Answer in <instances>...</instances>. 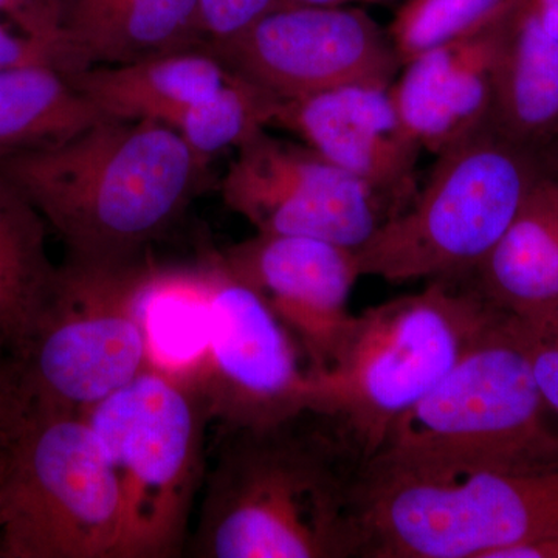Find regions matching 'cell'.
I'll return each mask as SVG.
<instances>
[{
  "mask_svg": "<svg viewBox=\"0 0 558 558\" xmlns=\"http://www.w3.org/2000/svg\"><path fill=\"white\" fill-rule=\"evenodd\" d=\"M205 44L199 0H61L50 65L72 75Z\"/></svg>",
  "mask_w": 558,
  "mask_h": 558,
  "instance_id": "obj_16",
  "label": "cell"
},
{
  "mask_svg": "<svg viewBox=\"0 0 558 558\" xmlns=\"http://www.w3.org/2000/svg\"><path fill=\"white\" fill-rule=\"evenodd\" d=\"M389 87L355 84L281 101L274 124L365 182L398 215L416 194L422 148L400 120Z\"/></svg>",
  "mask_w": 558,
  "mask_h": 558,
  "instance_id": "obj_14",
  "label": "cell"
},
{
  "mask_svg": "<svg viewBox=\"0 0 558 558\" xmlns=\"http://www.w3.org/2000/svg\"><path fill=\"white\" fill-rule=\"evenodd\" d=\"M24 64H49L46 50L0 20V70Z\"/></svg>",
  "mask_w": 558,
  "mask_h": 558,
  "instance_id": "obj_28",
  "label": "cell"
},
{
  "mask_svg": "<svg viewBox=\"0 0 558 558\" xmlns=\"http://www.w3.org/2000/svg\"><path fill=\"white\" fill-rule=\"evenodd\" d=\"M499 314L473 288L429 281L355 314L339 354L310 374V409L366 464Z\"/></svg>",
  "mask_w": 558,
  "mask_h": 558,
  "instance_id": "obj_3",
  "label": "cell"
},
{
  "mask_svg": "<svg viewBox=\"0 0 558 558\" xmlns=\"http://www.w3.org/2000/svg\"><path fill=\"white\" fill-rule=\"evenodd\" d=\"M47 230L38 208L0 172V363L9 368L24 357L60 284Z\"/></svg>",
  "mask_w": 558,
  "mask_h": 558,
  "instance_id": "obj_18",
  "label": "cell"
},
{
  "mask_svg": "<svg viewBox=\"0 0 558 558\" xmlns=\"http://www.w3.org/2000/svg\"><path fill=\"white\" fill-rule=\"evenodd\" d=\"M120 529L119 481L84 414L11 389L0 409V558H116Z\"/></svg>",
  "mask_w": 558,
  "mask_h": 558,
  "instance_id": "obj_5",
  "label": "cell"
},
{
  "mask_svg": "<svg viewBox=\"0 0 558 558\" xmlns=\"http://www.w3.org/2000/svg\"><path fill=\"white\" fill-rule=\"evenodd\" d=\"M515 319L526 341L543 399L558 417V307L537 317Z\"/></svg>",
  "mask_w": 558,
  "mask_h": 558,
  "instance_id": "obj_25",
  "label": "cell"
},
{
  "mask_svg": "<svg viewBox=\"0 0 558 558\" xmlns=\"http://www.w3.org/2000/svg\"><path fill=\"white\" fill-rule=\"evenodd\" d=\"M202 27L207 43L222 40L244 31L247 25L284 0H199Z\"/></svg>",
  "mask_w": 558,
  "mask_h": 558,
  "instance_id": "obj_27",
  "label": "cell"
},
{
  "mask_svg": "<svg viewBox=\"0 0 558 558\" xmlns=\"http://www.w3.org/2000/svg\"><path fill=\"white\" fill-rule=\"evenodd\" d=\"M387 2V0H362V3H379Z\"/></svg>",
  "mask_w": 558,
  "mask_h": 558,
  "instance_id": "obj_33",
  "label": "cell"
},
{
  "mask_svg": "<svg viewBox=\"0 0 558 558\" xmlns=\"http://www.w3.org/2000/svg\"><path fill=\"white\" fill-rule=\"evenodd\" d=\"M83 414L119 481L116 558L182 556L208 470L205 438L213 417L204 389L146 369Z\"/></svg>",
  "mask_w": 558,
  "mask_h": 558,
  "instance_id": "obj_8",
  "label": "cell"
},
{
  "mask_svg": "<svg viewBox=\"0 0 558 558\" xmlns=\"http://www.w3.org/2000/svg\"><path fill=\"white\" fill-rule=\"evenodd\" d=\"M199 520V558L363 557L362 461L314 411L258 429H220Z\"/></svg>",
  "mask_w": 558,
  "mask_h": 558,
  "instance_id": "obj_1",
  "label": "cell"
},
{
  "mask_svg": "<svg viewBox=\"0 0 558 558\" xmlns=\"http://www.w3.org/2000/svg\"><path fill=\"white\" fill-rule=\"evenodd\" d=\"M0 365H2V363H0Z\"/></svg>",
  "mask_w": 558,
  "mask_h": 558,
  "instance_id": "obj_34",
  "label": "cell"
},
{
  "mask_svg": "<svg viewBox=\"0 0 558 558\" xmlns=\"http://www.w3.org/2000/svg\"><path fill=\"white\" fill-rule=\"evenodd\" d=\"M512 16L403 62L389 90L400 120L422 150L438 156L487 126Z\"/></svg>",
  "mask_w": 558,
  "mask_h": 558,
  "instance_id": "obj_15",
  "label": "cell"
},
{
  "mask_svg": "<svg viewBox=\"0 0 558 558\" xmlns=\"http://www.w3.org/2000/svg\"><path fill=\"white\" fill-rule=\"evenodd\" d=\"M549 413L519 322L499 311L363 465L453 473L553 461L558 459V432Z\"/></svg>",
  "mask_w": 558,
  "mask_h": 558,
  "instance_id": "obj_4",
  "label": "cell"
},
{
  "mask_svg": "<svg viewBox=\"0 0 558 558\" xmlns=\"http://www.w3.org/2000/svg\"><path fill=\"white\" fill-rule=\"evenodd\" d=\"M494 558H558V532L517 543L499 550Z\"/></svg>",
  "mask_w": 558,
  "mask_h": 558,
  "instance_id": "obj_29",
  "label": "cell"
},
{
  "mask_svg": "<svg viewBox=\"0 0 558 558\" xmlns=\"http://www.w3.org/2000/svg\"><path fill=\"white\" fill-rule=\"evenodd\" d=\"M227 207L256 233L315 238L359 250L395 216L384 197L306 145L260 131L220 182Z\"/></svg>",
  "mask_w": 558,
  "mask_h": 558,
  "instance_id": "obj_12",
  "label": "cell"
},
{
  "mask_svg": "<svg viewBox=\"0 0 558 558\" xmlns=\"http://www.w3.org/2000/svg\"><path fill=\"white\" fill-rule=\"evenodd\" d=\"M10 387V373L5 365H0V403L5 398Z\"/></svg>",
  "mask_w": 558,
  "mask_h": 558,
  "instance_id": "obj_32",
  "label": "cell"
},
{
  "mask_svg": "<svg viewBox=\"0 0 558 558\" xmlns=\"http://www.w3.org/2000/svg\"><path fill=\"white\" fill-rule=\"evenodd\" d=\"M102 119L49 64L0 70V161L58 145Z\"/></svg>",
  "mask_w": 558,
  "mask_h": 558,
  "instance_id": "obj_22",
  "label": "cell"
},
{
  "mask_svg": "<svg viewBox=\"0 0 558 558\" xmlns=\"http://www.w3.org/2000/svg\"><path fill=\"white\" fill-rule=\"evenodd\" d=\"M296 3H312V5H348V3L360 2L362 0H290Z\"/></svg>",
  "mask_w": 558,
  "mask_h": 558,
  "instance_id": "obj_31",
  "label": "cell"
},
{
  "mask_svg": "<svg viewBox=\"0 0 558 558\" xmlns=\"http://www.w3.org/2000/svg\"><path fill=\"white\" fill-rule=\"evenodd\" d=\"M229 75L230 69L202 47L64 76L106 119L170 126L175 116L218 89Z\"/></svg>",
  "mask_w": 558,
  "mask_h": 558,
  "instance_id": "obj_19",
  "label": "cell"
},
{
  "mask_svg": "<svg viewBox=\"0 0 558 558\" xmlns=\"http://www.w3.org/2000/svg\"><path fill=\"white\" fill-rule=\"evenodd\" d=\"M524 0H405L387 28L400 61L508 20Z\"/></svg>",
  "mask_w": 558,
  "mask_h": 558,
  "instance_id": "obj_24",
  "label": "cell"
},
{
  "mask_svg": "<svg viewBox=\"0 0 558 558\" xmlns=\"http://www.w3.org/2000/svg\"><path fill=\"white\" fill-rule=\"evenodd\" d=\"M359 513L369 558H494L558 532V459L453 473L362 465Z\"/></svg>",
  "mask_w": 558,
  "mask_h": 558,
  "instance_id": "obj_6",
  "label": "cell"
},
{
  "mask_svg": "<svg viewBox=\"0 0 558 558\" xmlns=\"http://www.w3.org/2000/svg\"><path fill=\"white\" fill-rule=\"evenodd\" d=\"M204 47L281 101L355 84L391 86L402 68L387 28L348 5L284 0L244 31Z\"/></svg>",
  "mask_w": 558,
  "mask_h": 558,
  "instance_id": "obj_10",
  "label": "cell"
},
{
  "mask_svg": "<svg viewBox=\"0 0 558 558\" xmlns=\"http://www.w3.org/2000/svg\"><path fill=\"white\" fill-rule=\"evenodd\" d=\"M219 256L292 333L310 374L328 368L355 317L349 299L362 277L357 250L315 238L256 233Z\"/></svg>",
  "mask_w": 558,
  "mask_h": 558,
  "instance_id": "obj_13",
  "label": "cell"
},
{
  "mask_svg": "<svg viewBox=\"0 0 558 558\" xmlns=\"http://www.w3.org/2000/svg\"><path fill=\"white\" fill-rule=\"evenodd\" d=\"M488 126L558 163V40L526 0L510 17Z\"/></svg>",
  "mask_w": 558,
  "mask_h": 558,
  "instance_id": "obj_20",
  "label": "cell"
},
{
  "mask_svg": "<svg viewBox=\"0 0 558 558\" xmlns=\"http://www.w3.org/2000/svg\"><path fill=\"white\" fill-rule=\"evenodd\" d=\"M153 120L102 119L75 137L0 161L68 258L112 264L149 252L199 194L208 170Z\"/></svg>",
  "mask_w": 558,
  "mask_h": 558,
  "instance_id": "obj_2",
  "label": "cell"
},
{
  "mask_svg": "<svg viewBox=\"0 0 558 558\" xmlns=\"http://www.w3.org/2000/svg\"><path fill=\"white\" fill-rule=\"evenodd\" d=\"M279 105L274 94L230 70L218 89L183 109L170 128L209 163L223 150L238 149L271 126Z\"/></svg>",
  "mask_w": 558,
  "mask_h": 558,
  "instance_id": "obj_23",
  "label": "cell"
},
{
  "mask_svg": "<svg viewBox=\"0 0 558 558\" xmlns=\"http://www.w3.org/2000/svg\"><path fill=\"white\" fill-rule=\"evenodd\" d=\"M207 360L199 385L220 429L274 427L310 409V368L256 290L211 253Z\"/></svg>",
  "mask_w": 558,
  "mask_h": 558,
  "instance_id": "obj_11",
  "label": "cell"
},
{
  "mask_svg": "<svg viewBox=\"0 0 558 558\" xmlns=\"http://www.w3.org/2000/svg\"><path fill=\"white\" fill-rule=\"evenodd\" d=\"M472 278L487 303L512 317L558 307V170L532 186Z\"/></svg>",
  "mask_w": 558,
  "mask_h": 558,
  "instance_id": "obj_17",
  "label": "cell"
},
{
  "mask_svg": "<svg viewBox=\"0 0 558 558\" xmlns=\"http://www.w3.org/2000/svg\"><path fill=\"white\" fill-rule=\"evenodd\" d=\"M211 255L197 266H143L137 310L149 369L197 381L204 371L209 337Z\"/></svg>",
  "mask_w": 558,
  "mask_h": 558,
  "instance_id": "obj_21",
  "label": "cell"
},
{
  "mask_svg": "<svg viewBox=\"0 0 558 558\" xmlns=\"http://www.w3.org/2000/svg\"><path fill=\"white\" fill-rule=\"evenodd\" d=\"M436 157L410 204L357 250L362 277L403 284L475 274L532 186L558 170L488 124Z\"/></svg>",
  "mask_w": 558,
  "mask_h": 558,
  "instance_id": "obj_7",
  "label": "cell"
},
{
  "mask_svg": "<svg viewBox=\"0 0 558 558\" xmlns=\"http://www.w3.org/2000/svg\"><path fill=\"white\" fill-rule=\"evenodd\" d=\"M0 16L50 54L60 39L61 0H0Z\"/></svg>",
  "mask_w": 558,
  "mask_h": 558,
  "instance_id": "obj_26",
  "label": "cell"
},
{
  "mask_svg": "<svg viewBox=\"0 0 558 558\" xmlns=\"http://www.w3.org/2000/svg\"><path fill=\"white\" fill-rule=\"evenodd\" d=\"M527 5V3H526ZM529 7V5H527ZM531 9V7H529ZM535 14L543 31L558 40V5L546 7V9H531Z\"/></svg>",
  "mask_w": 558,
  "mask_h": 558,
  "instance_id": "obj_30",
  "label": "cell"
},
{
  "mask_svg": "<svg viewBox=\"0 0 558 558\" xmlns=\"http://www.w3.org/2000/svg\"><path fill=\"white\" fill-rule=\"evenodd\" d=\"M148 255L112 264L65 258L49 312L10 368L22 400L83 414L149 369L137 310Z\"/></svg>",
  "mask_w": 558,
  "mask_h": 558,
  "instance_id": "obj_9",
  "label": "cell"
}]
</instances>
